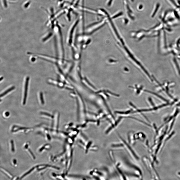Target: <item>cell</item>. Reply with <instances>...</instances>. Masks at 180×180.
<instances>
[{
    "label": "cell",
    "mask_w": 180,
    "mask_h": 180,
    "mask_svg": "<svg viewBox=\"0 0 180 180\" xmlns=\"http://www.w3.org/2000/svg\"><path fill=\"white\" fill-rule=\"evenodd\" d=\"M124 48L126 51L127 53L130 56L131 58L134 61L138 64L141 68L144 71V72L148 76L149 78L151 80V81H152L151 77H150L149 74L146 70L138 62L136 59L134 58L132 54L129 51L128 48L125 46H124Z\"/></svg>",
    "instance_id": "obj_1"
},
{
    "label": "cell",
    "mask_w": 180,
    "mask_h": 180,
    "mask_svg": "<svg viewBox=\"0 0 180 180\" xmlns=\"http://www.w3.org/2000/svg\"><path fill=\"white\" fill-rule=\"evenodd\" d=\"M29 79V77H28L26 80L24 87V96L23 100V104L24 105L25 104L26 100Z\"/></svg>",
    "instance_id": "obj_2"
},
{
    "label": "cell",
    "mask_w": 180,
    "mask_h": 180,
    "mask_svg": "<svg viewBox=\"0 0 180 180\" xmlns=\"http://www.w3.org/2000/svg\"><path fill=\"white\" fill-rule=\"evenodd\" d=\"M146 92H148L149 93H150L151 94H152L154 95V96H156V97L158 98H159L161 100H162L163 101L166 102H167L168 100H166L163 97L161 96L160 95L157 94L156 93L154 92H151L150 91H148V90H145Z\"/></svg>",
    "instance_id": "obj_3"
},
{
    "label": "cell",
    "mask_w": 180,
    "mask_h": 180,
    "mask_svg": "<svg viewBox=\"0 0 180 180\" xmlns=\"http://www.w3.org/2000/svg\"><path fill=\"white\" fill-rule=\"evenodd\" d=\"M15 88V87L14 86L10 88L7 90H6L2 94H1L0 95V97H2L4 96L5 95L8 93L9 92Z\"/></svg>",
    "instance_id": "obj_4"
},
{
    "label": "cell",
    "mask_w": 180,
    "mask_h": 180,
    "mask_svg": "<svg viewBox=\"0 0 180 180\" xmlns=\"http://www.w3.org/2000/svg\"><path fill=\"white\" fill-rule=\"evenodd\" d=\"M109 20L110 21L111 24L112 26V28L115 32L117 36V37L120 40L121 38H120V36L119 35L117 31V30H116V29L115 26H114V25L113 24L112 22L111 21V20L110 19V18L109 19Z\"/></svg>",
    "instance_id": "obj_5"
},
{
    "label": "cell",
    "mask_w": 180,
    "mask_h": 180,
    "mask_svg": "<svg viewBox=\"0 0 180 180\" xmlns=\"http://www.w3.org/2000/svg\"><path fill=\"white\" fill-rule=\"evenodd\" d=\"M160 6V4L159 3H158L157 4L156 8L155 9V10L154 11V12L153 13L152 15V17H154L156 13L158 11V10Z\"/></svg>",
    "instance_id": "obj_6"
},
{
    "label": "cell",
    "mask_w": 180,
    "mask_h": 180,
    "mask_svg": "<svg viewBox=\"0 0 180 180\" xmlns=\"http://www.w3.org/2000/svg\"><path fill=\"white\" fill-rule=\"evenodd\" d=\"M2 171L3 172H4V173L6 175V176H7L9 178H12V176L11 175H10V174L8 173V172H7L6 170H5L3 169L2 168Z\"/></svg>",
    "instance_id": "obj_7"
},
{
    "label": "cell",
    "mask_w": 180,
    "mask_h": 180,
    "mask_svg": "<svg viewBox=\"0 0 180 180\" xmlns=\"http://www.w3.org/2000/svg\"><path fill=\"white\" fill-rule=\"evenodd\" d=\"M174 60L177 69L178 71V73L180 75V69L178 64L177 62H176V60L175 59H174Z\"/></svg>",
    "instance_id": "obj_8"
},
{
    "label": "cell",
    "mask_w": 180,
    "mask_h": 180,
    "mask_svg": "<svg viewBox=\"0 0 180 180\" xmlns=\"http://www.w3.org/2000/svg\"><path fill=\"white\" fill-rule=\"evenodd\" d=\"M10 144L11 150L13 152H14L15 150L14 146L13 140H11Z\"/></svg>",
    "instance_id": "obj_9"
},
{
    "label": "cell",
    "mask_w": 180,
    "mask_h": 180,
    "mask_svg": "<svg viewBox=\"0 0 180 180\" xmlns=\"http://www.w3.org/2000/svg\"><path fill=\"white\" fill-rule=\"evenodd\" d=\"M40 97L41 102L42 104H44V102L43 99L42 93V92H41L40 93Z\"/></svg>",
    "instance_id": "obj_10"
},
{
    "label": "cell",
    "mask_w": 180,
    "mask_h": 180,
    "mask_svg": "<svg viewBox=\"0 0 180 180\" xmlns=\"http://www.w3.org/2000/svg\"><path fill=\"white\" fill-rule=\"evenodd\" d=\"M176 6L177 8H179V7L178 6L174 0H169Z\"/></svg>",
    "instance_id": "obj_11"
},
{
    "label": "cell",
    "mask_w": 180,
    "mask_h": 180,
    "mask_svg": "<svg viewBox=\"0 0 180 180\" xmlns=\"http://www.w3.org/2000/svg\"><path fill=\"white\" fill-rule=\"evenodd\" d=\"M174 15L178 19H180V16L178 14L177 12L176 11H174Z\"/></svg>",
    "instance_id": "obj_12"
},
{
    "label": "cell",
    "mask_w": 180,
    "mask_h": 180,
    "mask_svg": "<svg viewBox=\"0 0 180 180\" xmlns=\"http://www.w3.org/2000/svg\"><path fill=\"white\" fill-rule=\"evenodd\" d=\"M122 14V12H120L118 14H117L115 16H113L112 17V18H116V17L120 15H120H121Z\"/></svg>",
    "instance_id": "obj_13"
},
{
    "label": "cell",
    "mask_w": 180,
    "mask_h": 180,
    "mask_svg": "<svg viewBox=\"0 0 180 180\" xmlns=\"http://www.w3.org/2000/svg\"><path fill=\"white\" fill-rule=\"evenodd\" d=\"M41 114H44L45 115L48 116H49L50 117L51 116V115L50 114H48V113H46V112H41Z\"/></svg>",
    "instance_id": "obj_14"
},
{
    "label": "cell",
    "mask_w": 180,
    "mask_h": 180,
    "mask_svg": "<svg viewBox=\"0 0 180 180\" xmlns=\"http://www.w3.org/2000/svg\"><path fill=\"white\" fill-rule=\"evenodd\" d=\"M120 41L121 43H122V44L123 45H124V42H123L122 39L121 38H120Z\"/></svg>",
    "instance_id": "obj_15"
},
{
    "label": "cell",
    "mask_w": 180,
    "mask_h": 180,
    "mask_svg": "<svg viewBox=\"0 0 180 180\" xmlns=\"http://www.w3.org/2000/svg\"><path fill=\"white\" fill-rule=\"evenodd\" d=\"M13 162L14 164H16V160L15 159L13 161Z\"/></svg>",
    "instance_id": "obj_16"
},
{
    "label": "cell",
    "mask_w": 180,
    "mask_h": 180,
    "mask_svg": "<svg viewBox=\"0 0 180 180\" xmlns=\"http://www.w3.org/2000/svg\"><path fill=\"white\" fill-rule=\"evenodd\" d=\"M178 2L179 4L180 5V0H178Z\"/></svg>",
    "instance_id": "obj_17"
},
{
    "label": "cell",
    "mask_w": 180,
    "mask_h": 180,
    "mask_svg": "<svg viewBox=\"0 0 180 180\" xmlns=\"http://www.w3.org/2000/svg\"></svg>",
    "instance_id": "obj_18"
}]
</instances>
